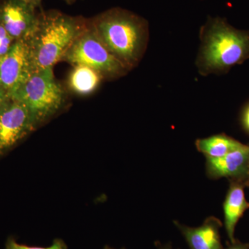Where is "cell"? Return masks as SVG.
Wrapping results in <instances>:
<instances>
[{"label":"cell","instance_id":"6da1fadb","mask_svg":"<svg viewBox=\"0 0 249 249\" xmlns=\"http://www.w3.org/2000/svg\"><path fill=\"white\" fill-rule=\"evenodd\" d=\"M89 21L99 40L127 70L138 65L148 44L146 19L127 10L114 8Z\"/></svg>","mask_w":249,"mask_h":249},{"label":"cell","instance_id":"7a4b0ae2","mask_svg":"<svg viewBox=\"0 0 249 249\" xmlns=\"http://www.w3.org/2000/svg\"><path fill=\"white\" fill-rule=\"evenodd\" d=\"M196 66L201 76L222 74L249 59V31L239 30L220 17H209L199 31Z\"/></svg>","mask_w":249,"mask_h":249},{"label":"cell","instance_id":"3957f363","mask_svg":"<svg viewBox=\"0 0 249 249\" xmlns=\"http://www.w3.org/2000/svg\"><path fill=\"white\" fill-rule=\"evenodd\" d=\"M88 20L58 11H41L34 33L26 42L36 71L53 68L86 29Z\"/></svg>","mask_w":249,"mask_h":249},{"label":"cell","instance_id":"277c9868","mask_svg":"<svg viewBox=\"0 0 249 249\" xmlns=\"http://www.w3.org/2000/svg\"><path fill=\"white\" fill-rule=\"evenodd\" d=\"M9 96L25 106L37 126L56 114L65 101V92L55 79L53 68L34 71Z\"/></svg>","mask_w":249,"mask_h":249},{"label":"cell","instance_id":"5b68a950","mask_svg":"<svg viewBox=\"0 0 249 249\" xmlns=\"http://www.w3.org/2000/svg\"><path fill=\"white\" fill-rule=\"evenodd\" d=\"M63 60L74 66L90 67L111 79L122 77L129 71L99 40L89 20L86 29L73 42Z\"/></svg>","mask_w":249,"mask_h":249},{"label":"cell","instance_id":"8992f818","mask_svg":"<svg viewBox=\"0 0 249 249\" xmlns=\"http://www.w3.org/2000/svg\"><path fill=\"white\" fill-rule=\"evenodd\" d=\"M37 127L25 106L9 98L0 106V157L7 153Z\"/></svg>","mask_w":249,"mask_h":249},{"label":"cell","instance_id":"52a82bcc","mask_svg":"<svg viewBox=\"0 0 249 249\" xmlns=\"http://www.w3.org/2000/svg\"><path fill=\"white\" fill-rule=\"evenodd\" d=\"M34 71L27 42L16 41L8 53L0 58V86L10 95Z\"/></svg>","mask_w":249,"mask_h":249},{"label":"cell","instance_id":"ba28073f","mask_svg":"<svg viewBox=\"0 0 249 249\" xmlns=\"http://www.w3.org/2000/svg\"><path fill=\"white\" fill-rule=\"evenodd\" d=\"M37 8L23 0H2L0 2V24L15 41L30 37L38 22Z\"/></svg>","mask_w":249,"mask_h":249},{"label":"cell","instance_id":"9c48e42d","mask_svg":"<svg viewBox=\"0 0 249 249\" xmlns=\"http://www.w3.org/2000/svg\"><path fill=\"white\" fill-rule=\"evenodd\" d=\"M206 159V175L209 178H225L243 183L249 165V146L243 144L224 157Z\"/></svg>","mask_w":249,"mask_h":249},{"label":"cell","instance_id":"30bf717a","mask_svg":"<svg viewBox=\"0 0 249 249\" xmlns=\"http://www.w3.org/2000/svg\"><path fill=\"white\" fill-rule=\"evenodd\" d=\"M175 224L184 237L190 249H224L219 234L222 223L217 218L208 217L202 225L198 227H187L177 221Z\"/></svg>","mask_w":249,"mask_h":249},{"label":"cell","instance_id":"8fae6325","mask_svg":"<svg viewBox=\"0 0 249 249\" xmlns=\"http://www.w3.org/2000/svg\"><path fill=\"white\" fill-rule=\"evenodd\" d=\"M245 185L241 181H231L225 201L223 204L224 225L230 242H234L235 230L237 222L245 211L249 209V202L245 197Z\"/></svg>","mask_w":249,"mask_h":249},{"label":"cell","instance_id":"7c38bea8","mask_svg":"<svg viewBox=\"0 0 249 249\" xmlns=\"http://www.w3.org/2000/svg\"><path fill=\"white\" fill-rule=\"evenodd\" d=\"M103 78L96 70L84 65H76L69 76L70 89L80 95L93 92Z\"/></svg>","mask_w":249,"mask_h":249},{"label":"cell","instance_id":"4fadbf2b","mask_svg":"<svg viewBox=\"0 0 249 249\" xmlns=\"http://www.w3.org/2000/svg\"><path fill=\"white\" fill-rule=\"evenodd\" d=\"M243 143L224 134L197 139L196 145L198 151L206 157L219 158L242 146Z\"/></svg>","mask_w":249,"mask_h":249},{"label":"cell","instance_id":"5bb4252c","mask_svg":"<svg viewBox=\"0 0 249 249\" xmlns=\"http://www.w3.org/2000/svg\"><path fill=\"white\" fill-rule=\"evenodd\" d=\"M4 249H67V246L61 239H55L53 240L52 245L49 247H29V246L18 243L14 237H9L5 244Z\"/></svg>","mask_w":249,"mask_h":249},{"label":"cell","instance_id":"9a60e30c","mask_svg":"<svg viewBox=\"0 0 249 249\" xmlns=\"http://www.w3.org/2000/svg\"><path fill=\"white\" fill-rule=\"evenodd\" d=\"M16 41L0 24V58L7 53Z\"/></svg>","mask_w":249,"mask_h":249},{"label":"cell","instance_id":"2e32d148","mask_svg":"<svg viewBox=\"0 0 249 249\" xmlns=\"http://www.w3.org/2000/svg\"><path fill=\"white\" fill-rule=\"evenodd\" d=\"M225 249H249V244H244L240 241L236 240L231 242V245L228 246Z\"/></svg>","mask_w":249,"mask_h":249},{"label":"cell","instance_id":"e0dca14e","mask_svg":"<svg viewBox=\"0 0 249 249\" xmlns=\"http://www.w3.org/2000/svg\"><path fill=\"white\" fill-rule=\"evenodd\" d=\"M9 98V95L7 91L0 86V106L6 102Z\"/></svg>","mask_w":249,"mask_h":249},{"label":"cell","instance_id":"ac0fdd59","mask_svg":"<svg viewBox=\"0 0 249 249\" xmlns=\"http://www.w3.org/2000/svg\"><path fill=\"white\" fill-rule=\"evenodd\" d=\"M243 124L246 128L249 131V106L245 109L243 114Z\"/></svg>","mask_w":249,"mask_h":249},{"label":"cell","instance_id":"d6986e66","mask_svg":"<svg viewBox=\"0 0 249 249\" xmlns=\"http://www.w3.org/2000/svg\"><path fill=\"white\" fill-rule=\"evenodd\" d=\"M23 1H26L28 4L33 5V6H35L37 9H38V8H40L41 6L42 0H23Z\"/></svg>","mask_w":249,"mask_h":249},{"label":"cell","instance_id":"ffe728a7","mask_svg":"<svg viewBox=\"0 0 249 249\" xmlns=\"http://www.w3.org/2000/svg\"><path fill=\"white\" fill-rule=\"evenodd\" d=\"M243 183L244 185H245V186L249 187V165L248 167V170H247V175H246V178Z\"/></svg>","mask_w":249,"mask_h":249},{"label":"cell","instance_id":"44dd1931","mask_svg":"<svg viewBox=\"0 0 249 249\" xmlns=\"http://www.w3.org/2000/svg\"><path fill=\"white\" fill-rule=\"evenodd\" d=\"M158 249H173L170 245L160 246L158 247Z\"/></svg>","mask_w":249,"mask_h":249},{"label":"cell","instance_id":"7402d4cb","mask_svg":"<svg viewBox=\"0 0 249 249\" xmlns=\"http://www.w3.org/2000/svg\"><path fill=\"white\" fill-rule=\"evenodd\" d=\"M65 1H67L68 4H72V3L74 2V1H76V0H65Z\"/></svg>","mask_w":249,"mask_h":249},{"label":"cell","instance_id":"603a6c76","mask_svg":"<svg viewBox=\"0 0 249 249\" xmlns=\"http://www.w3.org/2000/svg\"><path fill=\"white\" fill-rule=\"evenodd\" d=\"M109 247H108V246H106V247H105V248L103 249H109Z\"/></svg>","mask_w":249,"mask_h":249},{"label":"cell","instance_id":"cb8c5ba5","mask_svg":"<svg viewBox=\"0 0 249 249\" xmlns=\"http://www.w3.org/2000/svg\"><path fill=\"white\" fill-rule=\"evenodd\" d=\"M109 249H112V248H110V247H109Z\"/></svg>","mask_w":249,"mask_h":249}]
</instances>
